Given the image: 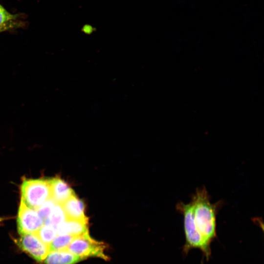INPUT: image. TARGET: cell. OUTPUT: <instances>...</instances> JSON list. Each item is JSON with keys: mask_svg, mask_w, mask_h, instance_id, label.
I'll return each instance as SVG.
<instances>
[{"mask_svg": "<svg viewBox=\"0 0 264 264\" xmlns=\"http://www.w3.org/2000/svg\"><path fill=\"white\" fill-rule=\"evenodd\" d=\"M15 19L16 16L10 13L0 4V32L14 27Z\"/></svg>", "mask_w": 264, "mask_h": 264, "instance_id": "5bb4252c", "label": "cell"}, {"mask_svg": "<svg viewBox=\"0 0 264 264\" xmlns=\"http://www.w3.org/2000/svg\"><path fill=\"white\" fill-rule=\"evenodd\" d=\"M66 217L61 205L56 204L49 217L44 224H49L56 229L59 225L66 220Z\"/></svg>", "mask_w": 264, "mask_h": 264, "instance_id": "4fadbf2b", "label": "cell"}, {"mask_svg": "<svg viewBox=\"0 0 264 264\" xmlns=\"http://www.w3.org/2000/svg\"><path fill=\"white\" fill-rule=\"evenodd\" d=\"M56 203L50 198L43 203L37 210L44 222L50 216Z\"/></svg>", "mask_w": 264, "mask_h": 264, "instance_id": "9a60e30c", "label": "cell"}, {"mask_svg": "<svg viewBox=\"0 0 264 264\" xmlns=\"http://www.w3.org/2000/svg\"><path fill=\"white\" fill-rule=\"evenodd\" d=\"M44 224L37 210L28 207L21 200L17 217V228L20 234L35 233Z\"/></svg>", "mask_w": 264, "mask_h": 264, "instance_id": "5b68a950", "label": "cell"}, {"mask_svg": "<svg viewBox=\"0 0 264 264\" xmlns=\"http://www.w3.org/2000/svg\"><path fill=\"white\" fill-rule=\"evenodd\" d=\"M105 243L92 239L88 233L75 236L66 250L84 260L97 257L108 261L109 257L105 253Z\"/></svg>", "mask_w": 264, "mask_h": 264, "instance_id": "277c9868", "label": "cell"}, {"mask_svg": "<svg viewBox=\"0 0 264 264\" xmlns=\"http://www.w3.org/2000/svg\"><path fill=\"white\" fill-rule=\"evenodd\" d=\"M44 260L45 264H75L83 259L64 249L50 250Z\"/></svg>", "mask_w": 264, "mask_h": 264, "instance_id": "30bf717a", "label": "cell"}, {"mask_svg": "<svg viewBox=\"0 0 264 264\" xmlns=\"http://www.w3.org/2000/svg\"><path fill=\"white\" fill-rule=\"evenodd\" d=\"M49 181L51 198L56 204H62L75 194L70 186L59 177L52 178Z\"/></svg>", "mask_w": 264, "mask_h": 264, "instance_id": "52a82bcc", "label": "cell"}, {"mask_svg": "<svg viewBox=\"0 0 264 264\" xmlns=\"http://www.w3.org/2000/svg\"><path fill=\"white\" fill-rule=\"evenodd\" d=\"M86 220H66L56 228L57 234H67L78 236L88 233V222Z\"/></svg>", "mask_w": 264, "mask_h": 264, "instance_id": "9c48e42d", "label": "cell"}, {"mask_svg": "<svg viewBox=\"0 0 264 264\" xmlns=\"http://www.w3.org/2000/svg\"><path fill=\"white\" fill-rule=\"evenodd\" d=\"M191 202L197 229L204 240L211 244L216 237L217 215L222 201L211 203L206 189L202 187L196 189Z\"/></svg>", "mask_w": 264, "mask_h": 264, "instance_id": "6da1fadb", "label": "cell"}, {"mask_svg": "<svg viewBox=\"0 0 264 264\" xmlns=\"http://www.w3.org/2000/svg\"><path fill=\"white\" fill-rule=\"evenodd\" d=\"M61 206L65 212L66 220L88 219L85 215V207L83 201L74 194Z\"/></svg>", "mask_w": 264, "mask_h": 264, "instance_id": "ba28073f", "label": "cell"}, {"mask_svg": "<svg viewBox=\"0 0 264 264\" xmlns=\"http://www.w3.org/2000/svg\"><path fill=\"white\" fill-rule=\"evenodd\" d=\"M21 199L35 210L51 198L49 179H24L21 184Z\"/></svg>", "mask_w": 264, "mask_h": 264, "instance_id": "3957f363", "label": "cell"}, {"mask_svg": "<svg viewBox=\"0 0 264 264\" xmlns=\"http://www.w3.org/2000/svg\"><path fill=\"white\" fill-rule=\"evenodd\" d=\"M75 237L67 234H57L49 244L50 250L66 249Z\"/></svg>", "mask_w": 264, "mask_h": 264, "instance_id": "8fae6325", "label": "cell"}, {"mask_svg": "<svg viewBox=\"0 0 264 264\" xmlns=\"http://www.w3.org/2000/svg\"><path fill=\"white\" fill-rule=\"evenodd\" d=\"M176 209L183 217L184 231L185 244L183 250L186 252L192 248H198L208 259L211 254L210 244L206 242L196 227L193 216V205L191 202L185 204L182 202L177 203Z\"/></svg>", "mask_w": 264, "mask_h": 264, "instance_id": "7a4b0ae2", "label": "cell"}, {"mask_svg": "<svg viewBox=\"0 0 264 264\" xmlns=\"http://www.w3.org/2000/svg\"><path fill=\"white\" fill-rule=\"evenodd\" d=\"M17 245L37 261L43 262L50 251L49 245L44 243L35 233L21 235Z\"/></svg>", "mask_w": 264, "mask_h": 264, "instance_id": "8992f818", "label": "cell"}, {"mask_svg": "<svg viewBox=\"0 0 264 264\" xmlns=\"http://www.w3.org/2000/svg\"><path fill=\"white\" fill-rule=\"evenodd\" d=\"M4 220L3 218L0 217V222Z\"/></svg>", "mask_w": 264, "mask_h": 264, "instance_id": "2e32d148", "label": "cell"}, {"mask_svg": "<svg viewBox=\"0 0 264 264\" xmlns=\"http://www.w3.org/2000/svg\"><path fill=\"white\" fill-rule=\"evenodd\" d=\"M35 233L44 243L48 245L57 235L56 229L47 224H44Z\"/></svg>", "mask_w": 264, "mask_h": 264, "instance_id": "7c38bea8", "label": "cell"}]
</instances>
